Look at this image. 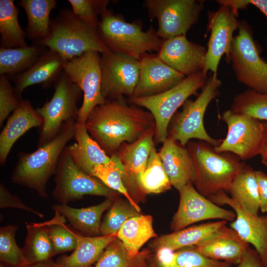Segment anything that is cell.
<instances>
[{"instance_id":"obj_1","label":"cell","mask_w":267,"mask_h":267,"mask_svg":"<svg viewBox=\"0 0 267 267\" xmlns=\"http://www.w3.org/2000/svg\"><path fill=\"white\" fill-rule=\"evenodd\" d=\"M89 133L111 156L125 143H132L155 127L152 114L129 105L123 97L95 107L85 123Z\"/></svg>"},{"instance_id":"obj_32","label":"cell","mask_w":267,"mask_h":267,"mask_svg":"<svg viewBox=\"0 0 267 267\" xmlns=\"http://www.w3.org/2000/svg\"><path fill=\"white\" fill-rule=\"evenodd\" d=\"M157 237L150 215L140 214L127 221L117 233V238L124 244L129 253L135 257L140 249L150 239Z\"/></svg>"},{"instance_id":"obj_9","label":"cell","mask_w":267,"mask_h":267,"mask_svg":"<svg viewBox=\"0 0 267 267\" xmlns=\"http://www.w3.org/2000/svg\"><path fill=\"white\" fill-rule=\"evenodd\" d=\"M54 85L51 99L36 109L43 119L39 130L38 147L52 140L64 123L71 121L76 122L79 109L77 104L83 93L82 90L63 70Z\"/></svg>"},{"instance_id":"obj_4","label":"cell","mask_w":267,"mask_h":267,"mask_svg":"<svg viewBox=\"0 0 267 267\" xmlns=\"http://www.w3.org/2000/svg\"><path fill=\"white\" fill-rule=\"evenodd\" d=\"M35 44L47 47L66 61L89 51L101 54L111 52L100 40L96 28L68 9L51 21L48 36Z\"/></svg>"},{"instance_id":"obj_21","label":"cell","mask_w":267,"mask_h":267,"mask_svg":"<svg viewBox=\"0 0 267 267\" xmlns=\"http://www.w3.org/2000/svg\"><path fill=\"white\" fill-rule=\"evenodd\" d=\"M193 246L208 258L237 265L249 244L225 225Z\"/></svg>"},{"instance_id":"obj_11","label":"cell","mask_w":267,"mask_h":267,"mask_svg":"<svg viewBox=\"0 0 267 267\" xmlns=\"http://www.w3.org/2000/svg\"><path fill=\"white\" fill-rule=\"evenodd\" d=\"M55 186L53 197L61 204L82 199L87 195L117 196L118 192L111 189L97 178L82 171L74 162L66 150L63 151L55 173Z\"/></svg>"},{"instance_id":"obj_25","label":"cell","mask_w":267,"mask_h":267,"mask_svg":"<svg viewBox=\"0 0 267 267\" xmlns=\"http://www.w3.org/2000/svg\"><path fill=\"white\" fill-rule=\"evenodd\" d=\"M74 138L76 142L67 146L66 150L75 164L86 174L90 176L95 166L111 162V157L89 136L85 124L76 122Z\"/></svg>"},{"instance_id":"obj_34","label":"cell","mask_w":267,"mask_h":267,"mask_svg":"<svg viewBox=\"0 0 267 267\" xmlns=\"http://www.w3.org/2000/svg\"><path fill=\"white\" fill-rule=\"evenodd\" d=\"M27 235L22 249L28 264L47 261L53 256L46 224L26 223Z\"/></svg>"},{"instance_id":"obj_29","label":"cell","mask_w":267,"mask_h":267,"mask_svg":"<svg viewBox=\"0 0 267 267\" xmlns=\"http://www.w3.org/2000/svg\"><path fill=\"white\" fill-rule=\"evenodd\" d=\"M77 245L69 256L62 258L57 263L61 267H90L96 263L107 246L117 234L83 236L75 233Z\"/></svg>"},{"instance_id":"obj_23","label":"cell","mask_w":267,"mask_h":267,"mask_svg":"<svg viewBox=\"0 0 267 267\" xmlns=\"http://www.w3.org/2000/svg\"><path fill=\"white\" fill-rule=\"evenodd\" d=\"M66 62L57 52L48 49L26 71L14 78V91L22 100V94L27 88L36 84L49 87L63 71Z\"/></svg>"},{"instance_id":"obj_10","label":"cell","mask_w":267,"mask_h":267,"mask_svg":"<svg viewBox=\"0 0 267 267\" xmlns=\"http://www.w3.org/2000/svg\"><path fill=\"white\" fill-rule=\"evenodd\" d=\"M221 119L226 124L227 132L220 144L214 147L215 151L230 152L242 160L260 155L267 122L230 109L222 113Z\"/></svg>"},{"instance_id":"obj_22","label":"cell","mask_w":267,"mask_h":267,"mask_svg":"<svg viewBox=\"0 0 267 267\" xmlns=\"http://www.w3.org/2000/svg\"><path fill=\"white\" fill-rule=\"evenodd\" d=\"M172 186L179 191L188 183H194L195 170L187 148L167 137L158 152Z\"/></svg>"},{"instance_id":"obj_51","label":"cell","mask_w":267,"mask_h":267,"mask_svg":"<svg viewBox=\"0 0 267 267\" xmlns=\"http://www.w3.org/2000/svg\"><path fill=\"white\" fill-rule=\"evenodd\" d=\"M262 163L267 167V153L261 155Z\"/></svg>"},{"instance_id":"obj_42","label":"cell","mask_w":267,"mask_h":267,"mask_svg":"<svg viewBox=\"0 0 267 267\" xmlns=\"http://www.w3.org/2000/svg\"><path fill=\"white\" fill-rule=\"evenodd\" d=\"M53 222L47 224L49 238L52 248L53 256L65 252L74 250L77 241L75 232L64 224L63 216L55 212Z\"/></svg>"},{"instance_id":"obj_16","label":"cell","mask_w":267,"mask_h":267,"mask_svg":"<svg viewBox=\"0 0 267 267\" xmlns=\"http://www.w3.org/2000/svg\"><path fill=\"white\" fill-rule=\"evenodd\" d=\"M178 192V207L171 224L173 231L202 221L219 219L232 222L236 218L234 211L222 208L204 197L191 183L185 185Z\"/></svg>"},{"instance_id":"obj_35","label":"cell","mask_w":267,"mask_h":267,"mask_svg":"<svg viewBox=\"0 0 267 267\" xmlns=\"http://www.w3.org/2000/svg\"><path fill=\"white\" fill-rule=\"evenodd\" d=\"M18 10L13 0H0V46L16 48L27 46L26 33L18 21Z\"/></svg>"},{"instance_id":"obj_48","label":"cell","mask_w":267,"mask_h":267,"mask_svg":"<svg viewBox=\"0 0 267 267\" xmlns=\"http://www.w3.org/2000/svg\"><path fill=\"white\" fill-rule=\"evenodd\" d=\"M237 267H265L256 250L248 246Z\"/></svg>"},{"instance_id":"obj_52","label":"cell","mask_w":267,"mask_h":267,"mask_svg":"<svg viewBox=\"0 0 267 267\" xmlns=\"http://www.w3.org/2000/svg\"><path fill=\"white\" fill-rule=\"evenodd\" d=\"M0 267H6V265H5L4 264L1 263L0 265Z\"/></svg>"},{"instance_id":"obj_12","label":"cell","mask_w":267,"mask_h":267,"mask_svg":"<svg viewBox=\"0 0 267 267\" xmlns=\"http://www.w3.org/2000/svg\"><path fill=\"white\" fill-rule=\"evenodd\" d=\"M89 51L66 61L63 71L82 90L83 101L78 109L76 122L85 124L90 112L106 100L101 92L102 74L100 55Z\"/></svg>"},{"instance_id":"obj_26","label":"cell","mask_w":267,"mask_h":267,"mask_svg":"<svg viewBox=\"0 0 267 267\" xmlns=\"http://www.w3.org/2000/svg\"><path fill=\"white\" fill-rule=\"evenodd\" d=\"M226 262L213 260L197 251L193 246L176 251L161 248L153 255L149 254L147 267H231Z\"/></svg>"},{"instance_id":"obj_41","label":"cell","mask_w":267,"mask_h":267,"mask_svg":"<svg viewBox=\"0 0 267 267\" xmlns=\"http://www.w3.org/2000/svg\"><path fill=\"white\" fill-rule=\"evenodd\" d=\"M18 226L8 225L0 229V260L1 263L11 267L28 265L22 249L17 244L15 234Z\"/></svg>"},{"instance_id":"obj_15","label":"cell","mask_w":267,"mask_h":267,"mask_svg":"<svg viewBox=\"0 0 267 267\" xmlns=\"http://www.w3.org/2000/svg\"><path fill=\"white\" fill-rule=\"evenodd\" d=\"M208 31L210 32L202 71L207 76L208 71L217 73L221 59L225 54L228 62L234 31L238 29L239 22L238 14L230 7L221 5L215 11L208 12Z\"/></svg>"},{"instance_id":"obj_19","label":"cell","mask_w":267,"mask_h":267,"mask_svg":"<svg viewBox=\"0 0 267 267\" xmlns=\"http://www.w3.org/2000/svg\"><path fill=\"white\" fill-rule=\"evenodd\" d=\"M206 51L207 48L182 35L163 40L157 54L166 64L187 77L202 72Z\"/></svg>"},{"instance_id":"obj_14","label":"cell","mask_w":267,"mask_h":267,"mask_svg":"<svg viewBox=\"0 0 267 267\" xmlns=\"http://www.w3.org/2000/svg\"><path fill=\"white\" fill-rule=\"evenodd\" d=\"M100 66L101 92L106 100L133 96L139 77V60L111 51L101 54Z\"/></svg>"},{"instance_id":"obj_50","label":"cell","mask_w":267,"mask_h":267,"mask_svg":"<svg viewBox=\"0 0 267 267\" xmlns=\"http://www.w3.org/2000/svg\"><path fill=\"white\" fill-rule=\"evenodd\" d=\"M267 153V132L265 134L263 141L260 155Z\"/></svg>"},{"instance_id":"obj_40","label":"cell","mask_w":267,"mask_h":267,"mask_svg":"<svg viewBox=\"0 0 267 267\" xmlns=\"http://www.w3.org/2000/svg\"><path fill=\"white\" fill-rule=\"evenodd\" d=\"M140 214V213L128 201L116 196L101 222L100 234L108 235L117 234L127 221Z\"/></svg>"},{"instance_id":"obj_28","label":"cell","mask_w":267,"mask_h":267,"mask_svg":"<svg viewBox=\"0 0 267 267\" xmlns=\"http://www.w3.org/2000/svg\"><path fill=\"white\" fill-rule=\"evenodd\" d=\"M227 223V221L207 222L193 225L157 237L150 246L154 251L161 248L176 251L196 245Z\"/></svg>"},{"instance_id":"obj_17","label":"cell","mask_w":267,"mask_h":267,"mask_svg":"<svg viewBox=\"0 0 267 267\" xmlns=\"http://www.w3.org/2000/svg\"><path fill=\"white\" fill-rule=\"evenodd\" d=\"M218 205H226L235 213L230 227L248 244H252L265 267H267V214H252L222 191L208 198Z\"/></svg>"},{"instance_id":"obj_33","label":"cell","mask_w":267,"mask_h":267,"mask_svg":"<svg viewBox=\"0 0 267 267\" xmlns=\"http://www.w3.org/2000/svg\"><path fill=\"white\" fill-rule=\"evenodd\" d=\"M45 51L34 44L16 48L0 47V75L16 76L28 69Z\"/></svg>"},{"instance_id":"obj_45","label":"cell","mask_w":267,"mask_h":267,"mask_svg":"<svg viewBox=\"0 0 267 267\" xmlns=\"http://www.w3.org/2000/svg\"><path fill=\"white\" fill-rule=\"evenodd\" d=\"M7 207L18 208L34 214L41 218L44 217L42 213L34 210L24 204L17 196L12 195L2 183L0 184V208Z\"/></svg>"},{"instance_id":"obj_24","label":"cell","mask_w":267,"mask_h":267,"mask_svg":"<svg viewBox=\"0 0 267 267\" xmlns=\"http://www.w3.org/2000/svg\"><path fill=\"white\" fill-rule=\"evenodd\" d=\"M42 117L30 101L22 99L19 107L8 117L0 134V165L3 166L15 142L33 128H40Z\"/></svg>"},{"instance_id":"obj_43","label":"cell","mask_w":267,"mask_h":267,"mask_svg":"<svg viewBox=\"0 0 267 267\" xmlns=\"http://www.w3.org/2000/svg\"><path fill=\"white\" fill-rule=\"evenodd\" d=\"M73 12L81 20L97 29L99 17L107 10L109 0H69Z\"/></svg>"},{"instance_id":"obj_27","label":"cell","mask_w":267,"mask_h":267,"mask_svg":"<svg viewBox=\"0 0 267 267\" xmlns=\"http://www.w3.org/2000/svg\"><path fill=\"white\" fill-rule=\"evenodd\" d=\"M116 197L106 198L102 203L87 208H75L59 204L53 205L52 208L65 217L78 230L97 236L100 234L101 216L110 207Z\"/></svg>"},{"instance_id":"obj_44","label":"cell","mask_w":267,"mask_h":267,"mask_svg":"<svg viewBox=\"0 0 267 267\" xmlns=\"http://www.w3.org/2000/svg\"><path fill=\"white\" fill-rule=\"evenodd\" d=\"M21 100L17 96L14 88L6 76L0 77V126L20 105Z\"/></svg>"},{"instance_id":"obj_13","label":"cell","mask_w":267,"mask_h":267,"mask_svg":"<svg viewBox=\"0 0 267 267\" xmlns=\"http://www.w3.org/2000/svg\"><path fill=\"white\" fill-rule=\"evenodd\" d=\"M149 18L157 20V35L162 40L186 35L197 22L204 1L196 0H146Z\"/></svg>"},{"instance_id":"obj_31","label":"cell","mask_w":267,"mask_h":267,"mask_svg":"<svg viewBox=\"0 0 267 267\" xmlns=\"http://www.w3.org/2000/svg\"><path fill=\"white\" fill-rule=\"evenodd\" d=\"M56 4L55 0H21L19 2L27 18L26 35L35 43L48 36L51 22L49 15Z\"/></svg>"},{"instance_id":"obj_2","label":"cell","mask_w":267,"mask_h":267,"mask_svg":"<svg viewBox=\"0 0 267 267\" xmlns=\"http://www.w3.org/2000/svg\"><path fill=\"white\" fill-rule=\"evenodd\" d=\"M75 123V121L64 123L52 140L35 151L20 152L11 175L12 182L32 189L42 197H47L46 184L55 175L67 144L74 138Z\"/></svg>"},{"instance_id":"obj_3","label":"cell","mask_w":267,"mask_h":267,"mask_svg":"<svg viewBox=\"0 0 267 267\" xmlns=\"http://www.w3.org/2000/svg\"><path fill=\"white\" fill-rule=\"evenodd\" d=\"M186 148L195 167L193 185L198 192L207 198L220 191H228L244 165L235 155L216 152L213 146L204 141L190 140Z\"/></svg>"},{"instance_id":"obj_37","label":"cell","mask_w":267,"mask_h":267,"mask_svg":"<svg viewBox=\"0 0 267 267\" xmlns=\"http://www.w3.org/2000/svg\"><path fill=\"white\" fill-rule=\"evenodd\" d=\"M149 251L132 257L122 242L116 237L105 248L93 267H147Z\"/></svg>"},{"instance_id":"obj_46","label":"cell","mask_w":267,"mask_h":267,"mask_svg":"<svg viewBox=\"0 0 267 267\" xmlns=\"http://www.w3.org/2000/svg\"><path fill=\"white\" fill-rule=\"evenodd\" d=\"M216 1L220 5L230 7L237 14L239 10L244 9L249 5H252L259 9L267 18V0H218ZM266 42L267 43V38Z\"/></svg>"},{"instance_id":"obj_5","label":"cell","mask_w":267,"mask_h":267,"mask_svg":"<svg viewBox=\"0 0 267 267\" xmlns=\"http://www.w3.org/2000/svg\"><path fill=\"white\" fill-rule=\"evenodd\" d=\"M97 33L111 51L125 54L137 60L148 52L158 53L163 42L152 26L144 31L140 24L128 22L108 9L100 16Z\"/></svg>"},{"instance_id":"obj_38","label":"cell","mask_w":267,"mask_h":267,"mask_svg":"<svg viewBox=\"0 0 267 267\" xmlns=\"http://www.w3.org/2000/svg\"><path fill=\"white\" fill-rule=\"evenodd\" d=\"M110 157L111 161L109 164L95 166L90 176L98 179L111 189L123 195L140 213V207L132 198L124 183V168L117 154L115 153Z\"/></svg>"},{"instance_id":"obj_39","label":"cell","mask_w":267,"mask_h":267,"mask_svg":"<svg viewBox=\"0 0 267 267\" xmlns=\"http://www.w3.org/2000/svg\"><path fill=\"white\" fill-rule=\"evenodd\" d=\"M230 109L267 122V93L248 89L233 97Z\"/></svg>"},{"instance_id":"obj_8","label":"cell","mask_w":267,"mask_h":267,"mask_svg":"<svg viewBox=\"0 0 267 267\" xmlns=\"http://www.w3.org/2000/svg\"><path fill=\"white\" fill-rule=\"evenodd\" d=\"M231 44L228 62L236 79L251 89L267 93V61L260 55L250 27L240 21Z\"/></svg>"},{"instance_id":"obj_20","label":"cell","mask_w":267,"mask_h":267,"mask_svg":"<svg viewBox=\"0 0 267 267\" xmlns=\"http://www.w3.org/2000/svg\"><path fill=\"white\" fill-rule=\"evenodd\" d=\"M139 61V77L133 96L159 94L176 86L186 77L164 62L157 54L146 53Z\"/></svg>"},{"instance_id":"obj_7","label":"cell","mask_w":267,"mask_h":267,"mask_svg":"<svg viewBox=\"0 0 267 267\" xmlns=\"http://www.w3.org/2000/svg\"><path fill=\"white\" fill-rule=\"evenodd\" d=\"M207 79L201 72L186 77L176 86L159 94L130 97L131 103L147 109L152 114L155 122V143H162L168 137L170 123L178 109L202 89Z\"/></svg>"},{"instance_id":"obj_6","label":"cell","mask_w":267,"mask_h":267,"mask_svg":"<svg viewBox=\"0 0 267 267\" xmlns=\"http://www.w3.org/2000/svg\"><path fill=\"white\" fill-rule=\"evenodd\" d=\"M221 85L217 73H213L197 97L194 100L188 98L182 110L175 114L168 127V137L184 146L192 139L205 141L213 147L219 145L222 139L213 138L208 134L203 119L209 104L219 95Z\"/></svg>"},{"instance_id":"obj_47","label":"cell","mask_w":267,"mask_h":267,"mask_svg":"<svg viewBox=\"0 0 267 267\" xmlns=\"http://www.w3.org/2000/svg\"><path fill=\"white\" fill-rule=\"evenodd\" d=\"M260 195V210L267 213V175L261 171H255Z\"/></svg>"},{"instance_id":"obj_30","label":"cell","mask_w":267,"mask_h":267,"mask_svg":"<svg viewBox=\"0 0 267 267\" xmlns=\"http://www.w3.org/2000/svg\"><path fill=\"white\" fill-rule=\"evenodd\" d=\"M230 198L249 213L258 215L260 195L255 171L244 164L236 175L228 191Z\"/></svg>"},{"instance_id":"obj_18","label":"cell","mask_w":267,"mask_h":267,"mask_svg":"<svg viewBox=\"0 0 267 267\" xmlns=\"http://www.w3.org/2000/svg\"><path fill=\"white\" fill-rule=\"evenodd\" d=\"M154 135L153 127L136 141L123 143L116 152L124 168L125 185L136 202L143 197L137 186V178L146 167L151 151L155 145Z\"/></svg>"},{"instance_id":"obj_49","label":"cell","mask_w":267,"mask_h":267,"mask_svg":"<svg viewBox=\"0 0 267 267\" xmlns=\"http://www.w3.org/2000/svg\"><path fill=\"white\" fill-rule=\"evenodd\" d=\"M20 267H61L57 263L49 260L47 261L32 264H28Z\"/></svg>"},{"instance_id":"obj_36","label":"cell","mask_w":267,"mask_h":267,"mask_svg":"<svg viewBox=\"0 0 267 267\" xmlns=\"http://www.w3.org/2000/svg\"><path fill=\"white\" fill-rule=\"evenodd\" d=\"M137 184L143 196L147 194L161 193L171 188L170 180L155 145L152 148L144 172L137 178Z\"/></svg>"}]
</instances>
